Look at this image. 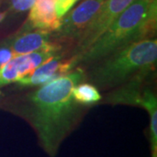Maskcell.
<instances>
[{
  "label": "cell",
  "mask_w": 157,
  "mask_h": 157,
  "mask_svg": "<svg viewBox=\"0 0 157 157\" xmlns=\"http://www.w3.org/2000/svg\"><path fill=\"white\" fill-rule=\"evenodd\" d=\"M72 95L75 102L82 105H91L101 100L99 90L88 83L76 85L72 90Z\"/></svg>",
  "instance_id": "cell-11"
},
{
  "label": "cell",
  "mask_w": 157,
  "mask_h": 157,
  "mask_svg": "<svg viewBox=\"0 0 157 157\" xmlns=\"http://www.w3.org/2000/svg\"><path fill=\"white\" fill-rule=\"evenodd\" d=\"M77 66L74 57L67 60H61L60 56H53L37 67L33 73L17 80L20 87H31L44 85L55 78H60L72 71Z\"/></svg>",
  "instance_id": "cell-7"
},
{
  "label": "cell",
  "mask_w": 157,
  "mask_h": 157,
  "mask_svg": "<svg viewBox=\"0 0 157 157\" xmlns=\"http://www.w3.org/2000/svg\"><path fill=\"white\" fill-rule=\"evenodd\" d=\"M56 52V51L41 50L14 57L5 65L0 66V86L17 82L50 59Z\"/></svg>",
  "instance_id": "cell-6"
},
{
  "label": "cell",
  "mask_w": 157,
  "mask_h": 157,
  "mask_svg": "<svg viewBox=\"0 0 157 157\" xmlns=\"http://www.w3.org/2000/svg\"><path fill=\"white\" fill-rule=\"evenodd\" d=\"M6 14H7V11H4V12H1L0 13V22H2L6 18Z\"/></svg>",
  "instance_id": "cell-14"
},
{
  "label": "cell",
  "mask_w": 157,
  "mask_h": 157,
  "mask_svg": "<svg viewBox=\"0 0 157 157\" xmlns=\"http://www.w3.org/2000/svg\"><path fill=\"white\" fill-rule=\"evenodd\" d=\"M78 69L44 84L29 94L20 113L36 131L40 144L51 156L77 123L78 106L72 95L73 88L84 79Z\"/></svg>",
  "instance_id": "cell-1"
},
{
  "label": "cell",
  "mask_w": 157,
  "mask_h": 157,
  "mask_svg": "<svg viewBox=\"0 0 157 157\" xmlns=\"http://www.w3.org/2000/svg\"><path fill=\"white\" fill-rule=\"evenodd\" d=\"M36 0H11V7L13 11L21 12L31 9Z\"/></svg>",
  "instance_id": "cell-12"
},
{
  "label": "cell",
  "mask_w": 157,
  "mask_h": 157,
  "mask_svg": "<svg viewBox=\"0 0 157 157\" xmlns=\"http://www.w3.org/2000/svg\"><path fill=\"white\" fill-rule=\"evenodd\" d=\"M156 59V39H141L99 60L90 71L89 78L101 89L119 86L139 74L150 73Z\"/></svg>",
  "instance_id": "cell-3"
},
{
  "label": "cell",
  "mask_w": 157,
  "mask_h": 157,
  "mask_svg": "<svg viewBox=\"0 0 157 157\" xmlns=\"http://www.w3.org/2000/svg\"><path fill=\"white\" fill-rule=\"evenodd\" d=\"M49 39L50 32L36 29L35 31L23 32L13 39L9 46L15 56L25 55L41 50L58 52L60 49V46L51 43Z\"/></svg>",
  "instance_id": "cell-8"
},
{
  "label": "cell",
  "mask_w": 157,
  "mask_h": 157,
  "mask_svg": "<svg viewBox=\"0 0 157 157\" xmlns=\"http://www.w3.org/2000/svg\"><path fill=\"white\" fill-rule=\"evenodd\" d=\"M140 107H144L149 113V136L152 157H157V100L154 92L149 88H145L143 92V100Z\"/></svg>",
  "instance_id": "cell-10"
},
{
  "label": "cell",
  "mask_w": 157,
  "mask_h": 157,
  "mask_svg": "<svg viewBox=\"0 0 157 157\" xmlns=\"http://www.w3.org/2000/svg\"><path fill=\"white\" fill-rule=\"evenodd\" d=\"M157 0H134L88 49L74 57L77 64L92 63L155 32Z\"/></svg>",
  "instance_id": "cell-2"
},
{
  "label": "cell",
  "mask_w": 157,
  "mask_h": 157,
  "mask_svg": "<svg viewBox=\"0 0 157 157\" xmlns=\"http://www.w3.org/2000/svg\"><path fill=\"white\" fill-rule=\"evenodd\" d=\"M56 0H36L28 17V27L47 32H56L60 27L61 19L55 11Z\"/></svg>",
  "instance_id": "cell-9"
},
{
  "label": "cell",
  "mask_w": 157,
  "mask_h": 157,
  "mask_svg": "<svg viewBox=\"0 0 157 157\" xmlns=\"http://www.w3.org/2000/svg\"><path fill=\"white\" fill-rule=\"evenodd\" d=\"M14 57L16 56L14 55V52H12L10 46L0 48V66L5 65L6 63L10 61Z\"/></svg>",
  "instance_id": "cell-13"
},
{
  "label": "cell",
  "mask_w": 157,
  "mask_h": 157,
  "mask_svg": "<svg viewBox=\"0 0 157 157\" xmlns=\"http://www.w3.org/2000/svg\"><path fill=\"white\" fill-rule=\"evenodd\" d=\"M133 1L104 0L95 17L80 35L74 56H78L88 49Z\"/></svg>",
  "instance_id": "cell-4"
},
{
  "label": "cell",
  "mask_w": 157,
  "mask_h": 157,
  "mask_svg": "<svg viewBox=\"0 0 157 157\" xmlns=\"http://www.w3.org/2000/svg\"><path fill=\"white\" fill-rule=\"evenodd\" d=\"M104 0H84L75 9L65 15L56 37L60 39H79L80 35L102 6Z\"/></svg>",
  "instance_id": "cell-5"
}]
</instances>
